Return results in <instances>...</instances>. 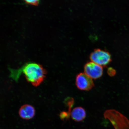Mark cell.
I'll use <instances>...</instances> for the list:
<instances>
[{"mask_svg": "<svg viewBox=\"0 0 129 129\" xmlns=\"http://www.w3.org/2000/svg\"><path fill=\"white\" fill-rule=\"evenodd\" d=\"M10 77L17 81L20 76L23 73L26 79L34 86H38L41 84L45 77L46 72L40 64L34 62H29L17 69L10 68Z\"/></svg>", "mask_w": 129, "mask_h": 129, "instance_id": "obj_1", "label": "cell"}, {"mask_svg": "<svg viewBox=\"0 0 129 129\" xmlns=\"http://www.w3.org/2000/svg\"><path fill=\"white\" fill-rule=\"evenodd\" d=\"M104 116L110 121L115 129H129L128 119L118 111L114 110L106 111Z\"/></svg>", "mask_w": 129, "mask_h": 129, "instance_id": "obj_2", "label": "cell"}, {"mask_svg": "<svg viewBox=\"0 0 129 129\" xmlns=\"http://www.w3.org/2000/svg\"><path fill=\"white\" fill-rule=\"evenodd\" d=\"M90 58L92 62L102 67L107 65L111 60L110 54L108 51L99 49L91 53Z\"/></svg>", "mask_w": 129, "mask_h": 129, "instance_id": "obj_3", "label": "cell"}, {"mask_svg": "<svg viewBox=\"0 0 129 129\" xmlns=\"http://www.w3.org/2000/svg\"><path fill=\"white\" fill-rule=\"evenodd\" d=\"M75 83L79 89L84 91H89L94 86L92 79L85 73H80L77 75Z\"/></svg>", "mask_w": 129, "mask_h": 129, "instance_id": "obj_4", "label": "cell"}, {"mask_svg": "<svg viewBox=\"0 0 129 129\" xmlns=\"http://www.w3.org/2000/svg\"><path fill=\"white\" fill-rule=\"evenodd\" d=\"M84 71L85 74L93 79H96L100 78L102 76L103 74L102 66L92 61L87 62L85 64Z\"/></svg>", "mask_w": 129, "mask_h": 129, "instance_id": "obj_5", "label": "cell"}, {"mask_svg": "<svg viewBox=\"0 0 129 129\" xmlns=\"http://www.w3.org/2000/svg\"><path fill=\"white\" fill-rule=\"evenodd\" d=\"M35 110L33 106L29 105H25L22 106L19 111L20 117L25 119H29L34 116Z\"/></svg>", "mask_w": 129, "mask_h": 129, "instance_id": "obj_6", "label": "cell"}, {"mask_svg": "<svg viewBox=\"0 0 129 129\" xmlns=\"http://www.w3.org/2000/svg\"><path fill=\"white\" fill-rule=\"evenodd\" d=\"M73 120L77 122H80L84 120L86 116L85 110L81 107H77L73 109L71 113Z\"/></svg>", "mask_w": 129, "mask_h": 129, "instance_id": "obj_7", "label": "cell"}, {"mask_svg": "<svg viewBox=\"0 0 129 129\" xmlns=\"http://www.w3.org/2000/svg\"><path fill=\"white\" fill-rule=\"evenodd\" d=\"M40 1L38 0H34V1H25V4L32 5L38 6L40 3Z\"/></svg>", "mask_w": 129, "mask_h": 129, "instance_id": "obj_8", "label": "cell"}]
</instances>
